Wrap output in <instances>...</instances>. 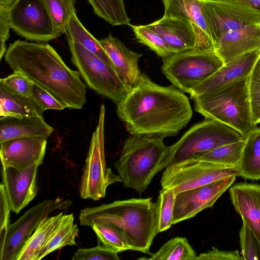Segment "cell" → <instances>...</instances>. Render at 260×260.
<instances>
[{"label":"cell","mask_w":260,"mask_h":260,"mask_svg":"<svg viewBox=\"0 0 260 260\" xmlns=\"http://www.w3.org/2000/svg\"><path fill=\"white\" fill-rule=\"evenodd\" d=\"M116 106L117 114L131 135L176 136L192 115L183 91L173 85L157 84L145 73Z\"/></svg>","instance_id":"cell-1"},{"label":"cell","mask_w":260,"mask_h":260,"mask_svg":"<svg viewBox=\"0 0 260 260\" xmlns=\"http://www.w3.org/2000/svg\"><path fill=\"white\" fill-rule=\"evenodd\" d=\"M4 58L13 72L24 74L66 108L81 109L86 103V87L80 73L70 69L49 44L17 40Z\"/></svg>","instance_id":"cell-2"},{"label":"cell","mask_w":260,"mask_h":260,"mask_svg":"<svg viewBox=\"0 0 260 260\" xmlns=\"http://www.w3.org/2000/svg\"><path fill=\"white\" fill-rule=\"evenodd\" d=\"M80 225L108 222L121 230L133 248L151 255L150 247L158 232V207L152 198H132L87 207L79 214Z\"/></svg>","instance_id":"cell-3"},{"label":"cell","mask_w":260,"mask_h":260,"mask_svg":"<svg viewBox=\"0 0 260 260\" xmlns=\"http://www.w3.org/2000/svg\"><path fill=\"white\" fill-rule=\"evenodd\" d=\"M164 137L132 135L126 138L114 166L125 187L144 192L154 177L167 167L171 159Z\"/></svg>","instance_id":"cell-4"},{"label":"cell","mask_w":260,"mask_h":260,"mask_svg":"<svg viewBox=\"0 0 260 260\" xmlns=\"http://www.w3.org/2000/svg\"><path fill=\"white\" fill-rule=\"evenodd\" d=\"M248 77L211 93L195 98L197 112L206 119L219 121L245 138L255 127L251 114Z\"/></svg>","instance_id":"cell-5"},{"label":"cell","mask_w":260,"mask_h":260,"mask_svg":"<svg viewBox=\"0 0 260 260\" xmlns=\"http://www.w3.org/2000/svg\"><path fill=\"white\" fill-rule=\"evenodd\" d=\"M224 64L214 51L192 49L162 58L161 70L173 85L189 94Z\"/></svg>","instance_id":"cell-6"},{"label":"cell","mask_w":260,"mask_h":260,"mask_svg":"<svg viewBox=\"0 0 260 260\" xmlns=\"http://www.w3.org/2000/svg\"><path fill=\"white\" fill-rule=\"evenodd\" d=\"M67 40L72 61L87 86L116 105L120 103L129 89L116 70L79 43Z\"/></svg>","instance_id":"cell-7"},{"label":"cell","mask_w":260,"mask_h":260,"mask_svg":"<svg viewBox=\"0 0 260 260\" xmlns=\"http://www.w3.org/2000/svg\"><path fill=\"white\" fill-rule=\"evenodd\" d=\"M105 107L100 108L98 125L93 133L79 185L84 199L99 200L106 196L108 187L122 180L119 175L107 168L104 149Z\"/></svg>","instance_id":"cell-8"},{"label":"cell","mask_w":260,"mask_h":260,"mask_svg":"<svg viewBox=\"0 0 260 260\" xmlns=\"http://www.w3.org/2000/svg\"><path fill=\"white\" fill-rule=\"evenodd\" d=\"M244 139L232 127L215 120L206 119L195 124L177 142L169 146L170 165Z\"/></svg>","instance_id":"cell-9"},{"label":"cell","mask_w":260,"mask_h":260,"mask_svg":"<svg viewBox=\"0 0 260 260\" xmlns=\"http://www.w3.org/2000/svg\"><path fill=\"white\" fill-rule=\"evenodd\" d=\"M231 176H240L239 167H229L191 157L166 167L160 184L162 189H174L177 194Z\"/></svg>","instance_id":"cell-10"},{"label":"cell","mask_w":260,"mask_h":260,"mask_svg":"<svg viewBox=\"0 0 260 260\" xmlns=\"http://www.w3.org/2000/svg\"><path fill=\"white\" fill-rule=\"evenodd\" d=\"M9 16L11 28L26 40L45 43L62 35L42 0H15Z\"/></svg>","instance_id":"cell-11"},{"label":"cell","mask_w":260,"mask_h":260,"mask_svg":"<svg viewBox=\"0 0 260 260\" xmlns=\"http://www.w3.org/2000/svg\"><path fill=\"white\" fill-rule=\"evenodd\" d=\"M70 200L57 198L45 200L27 211L8 227L3 244L0 245L1 260H17L41 222L56 210H66Z\"/></svg>","instance_id":"cell-12"},{"label":"cell","mask_w":260,"mask_h":260,"mask_svg":"<svg viewBox=\"0 0 260 260\" xmlns=\"http://www.w3.org/2000/svg\"><path fill=\"white\" fill-rule=\"evenodd\" d=\"M215 45L228 31L260 24V12L251 6L231 0H201Z\"/></svg>","instance_id":"cell-13"},{"label":"cell","mask_w":260,"mask_h":260,"mask_svg":"<svg viewBox=\"0 0 260 260\" xmlns=\"http://www.w3.org/2000/svg\"><path fill=\"white\" fill-rule=\"evenodd\" d=\"M236 176L179 192L176 194L173 224L190 219L207 208H212L234 183Z\"/></svg>","instance_id":"cell-14"},{"label":"cell","mask_w":260,"mask_h":260,"mask_svg":"<svg viewBox=\"0 0 260 260\" xmlns=\"http://www.w3.org/2000/svg\"><path fill=\"white\" fill-rule=\"evenodd\" d=\"M47 138L35 136L16 138L0 143L1 164L18 170L42 164Z\"/></svg>","instance_id":"cell-15"},{"label":"cell","mask_w":260,"mask_h":260,"mask_svg":"<svg viewBox=\"0 0 260 260\" xmlns=\"http://www.w3.org/2000/svg\"><path fill=\"white\" fill-rule=\"evenodd\" d=\"M39 166L36 165L20 170L2 165L1 183L5 189L11 210L16 214H18L37 194Z\"/></svg>","instance_id":"cell-16"},{"label":"cell","mask_w":260,"mask_h":260,"mask_svg":"<svg viewBox=\"0 0 260 260\" xmlns=\"http://www.w3.org/2000/svg\"><path fill=\"white\" fill-rule=\"evenodd\" d=\"M260 57V49L242 55L224 63L189 93L190 98L212 92L247 78Z\"/></svg>","instance_id":"cell-17"},{"label":"cell","mask_w":260,"mask_h":260,"mask_svg":"<svg viewBox=\"0 0 260 260\" xmlns=\"http://www.w3.org/2000/svg\"><path fill=\"white\" fill-rule=\"evenodd\" d=\"M232 204L260 251V184L239 182L230 187Z\"/></svg>","instance_id":"cell-18"},{"label":"cell","mask_w":260,"mask_h":260,"mask_svg":"<svg viewBox=\"0 0 260 260\" xmlns=\"http://www.w3.org/2000/svg\"><path fill=\"white\" fill-rule=\"evenodd\" d=\"M164 15L188 20L197 37V50L215 51V42L205 17L201 0H162Z\"/></svg>","instance_id":"cell-19"},{"label":"cell","mask_w":260,"mask_h":260,"mask_svg":"<svg viewBox=\"0 0 260 260\" xmlns=\"http://www.w3.org/2000/svg\"><path fill=\"white\" fill-rule=\"evenodd\" d=\"M259 49L260 24L228 31L217 40L215 45V52L224 63Z\"/></svg>","instance_id":"cell-20"},{"label":"cell","mask_w":260,"mask_h":260,"mask_svg":"<svg viewBox=\"0 0 260 260\" xmlns=\"http://www.w3.org/2000/svg\"><path fill=\"white\" fill-rule=\"evenodd\" d=\"M99 42L130 91L137 83L141 74L138 61L142 55L131 50L119 39L111 35Z\"/></svg>","instance_id":"cell-21"},{"label":"cell","mask_w":260,"mask_h":260,"mask_svg":"<svg viewBox=\"0 0 260 260\" xmlns=\"http://www.w3.org/2000/svg\"><path fill=\"white\" fill-rule=\"evenodd\" d=\"M148 25L178 53L197 49V35L193 25L187 19L163 16Z\"/></svg>","instance_id":"cell-22"},{"label":"cell","mask_w":260,"mask_h":260,"mask_svg":"<svg viewBox=\"0 0 260 260\" xmlns=\"http://www.w3.org/2000/svg\"><path fill=\"white\" fill-rule=\"evenodd\" d=\"M53 131L43 117L6 116L0 118V143L27 137L48 138Z\"/></svg>","instance_id":"cell-23"},{"label":"cell","mask_w":260,"mask_h":260,"mask_svg":"<svg viewBox=\"0 0 260 260\" xmlns=\"http://www.w3.org/2000/svg\"><path fill=\"white\" fill-rule=\"evenodd\" d=\"M68 216L63 212L45 218L28 240L17 260H35L40 250L45 246Z\"/></svg>","instance_id":"cell-24"},{"label":"cell","mask_w":260,"mask_h":260,"mask_svg":"<svg viewBox=\"0 0 260 260\" xmlns=\"http://www.w3.org/2000/svg\"><path fill=\"white\" fill-rule=\"evenodd\" d=\"M44 111L32 96L14 94L0 85L1 117H43Z\"/></svg>","instance_id":"cell-25"},{"label":"cell","mask_w":260,"mask_h":260,"mask_svg":"<svg viewBox=\"0 0 260 260\" xmlns=\"http://www.w3.org/2000/svg\"><path fill=\"white\" fill-rule=\"evenodd\" d=\"M239 168L242 178L260 179V127H255L245 137Z\"/></svg>","instance_id":"cell-26"},{"label":"cell","mask_w":260,"mask_h":260,"mask_svg":"<svg viewBox=\"0 0 260 260\" xmlns=\"http://www.w3.org/2000/svg\"><path fill=\"white\" fill-rule=\"evenodd\" d=\"M66 34L67 38L79 43L105 63L115 69L111 60L100 44L99 40H96L82 25L75 11L68 22Z\"/></svg>","instance_id":"cell-27"},{"label":"cell","mask_w":260,"mask_h":260,"mask_svg":"<svg viewBox=\"0 0 260 260\" xmlns=\"http://www.w3.org/2000/svg\"><path fill=\"white\" fill-rule=\"evenodd\" d=\"M149 257L138 259L197 260V255L185 237H176L168 241Z\"/></svg>","instance_id":"cell-28"},{"label":"cell","mask_w":260,"mask_h":260,"mask_svg":"<svg viewBox=\"0 0 260 260\" xmlns=\"http://www.w3.org/2000/svg\"><path fill=\"white\" fill-rule=\"evenodd\" d=\"M74 220L73 214H68L63 223L40 250L35 260H40L50 253L64 246L76 244L75 240L78 237L79 229Z\"/></svg>","instance_id":"cell-29"},{"label":"cell","mask_w":260,"mask_h":260,"mask_svg":"<svg viewBox=\"0 0 260 260\" xmlns=\"http://www.w3.org/2000/svg\"><path fill=\"white\" fill-rule=\"evenodd\" d=\"M245 139L216 147L191 157L229 167H239Z\"/></svg>","instance_id":"cell-30"},{"label":"cell","mask_w":260,"mask_h":260,"mask_svg":"<svg viewBox=\"0 0 260 260\" xmlns=\"http://www.w3.org/2000/svg\"><path fill=\"white\" fill-rule=\"evenodd\" d=\"M94 13L112 25H130L123 0H88Z\"/></svg>","instance_id":"cell-31"},{"label":"cell","mask_w":260,"mask_h":260,"mask_svg":"<svg viewBox=\"0 0 260 260\" xmlns=\"http://www.w3.org/2000/svg\"><path fill=\"white\" fill-rule=\"evenodd\" d=\"M102 245L113 248L119 252L133 248L125 234L111 223H95L91 226Z\"/></svg>","instance_id":"cell-32"},{"label":"cell","mask_w":260,"mask_h":260,"mask_svg":"<svg viewBox=\"0 0 260 260\" xmlns=\"http://www.w3.org/2000/svg\"><path fill=\"white\" fill-rule=\"evenodd\" d=\"M131 26L137 40L148 46L162 58L178 53L148 24Z\"/></svg>","instance_id":"cell-33"},{"label":"cell","mask_w":260,"mask_h":260,"mask_svg":"<svg viewBox=\"0 0 260 260\" xmlns=\"http://www.w3.org/2000/svg\"><path fill=\"white\" fill-rule=\"evenodd\" d=\"M54 25L61 34L66 33L68 22L75 10V0H42Z\"/></svg>","instance_id":"cell-34"},{"label":"cell","mask_w":260,"mask_h":260,"mask_svg":"<svg viewBox=\"0 0 260 260\" xmlns=\"http://www.w3.org/2000/svg\"><path fill=\"white\" fill-rule=\"evenodd\" d=\"M176 193L174 189L159 191L157 200L158 217V232L169 229L173 224L174 208Z\"/></svg>","instance_id":"cell-35"},{"label":"cell","mask_w":260,"mask_h":260,"mask_svg":"<svg viewBox=\"0 0 260 260\" xmlns=\"http://www.w3.org/2000/svg\"><path fill=\"white\" fill-rule=\"evenodd\" d=\"M248 91L253 123H260V57L248 77Z\"/></svg>","instance_id":"cell-36"},{"label":"cell","mask_w":260,"mask_h":260,"mask_svg":"<svg viewBox=\"0 0 260 260\" xmlns=\"http://www.w3.org/2000/svg\"><path fill=\"white\" fill-rule=\"evenodd\" d=\"M33 84L31 80L19 72H14L0 79V85L9 91L25 97L31 96Z\"/></svg>","instance_id":"cell-37"},{"label":"cell","mask_w":260,"mask_h":260,"mask_svg":"<svg viewBox=\"0 0 260 260\" xmlns=\"http://www.w3.org/2000/svg\"><path fill=\"white\" fill-rule=\"evenodd\" d=\"M119 252L109 247L99 245L94 247L79 248L72 260H119Z\"/></svg>","instance_id":"cell-38"},{"label":"cell","mask_w":260,"mask_h":260,"mask_svg":"<svg viewBox=\"0 0 260 260\" xmlns=\"http://www.w3.org/2000/svg\"><path fill=\"white\" fill-rule=\"evenodd\" d=\"M239 238L243 260H258L260 259V251L257 242L251 233L244 224H242Z\"/></svg>","instance_id":"cell-39"},{"label":"cell","mask_w":260,"mask_h":260,"mask_svg":"<svg viewBox=\"0 0 260 260\" xmlns=\"http://www.w3.org/2000/svg\"><path fill=\"white\" fill-rule=\"evenodd\" d=\"M31 96L44 111L50 109L61 110L66 108L50 93L34 83L32 87Z\"/></svg>","instance_id":"cell-40"},{"label":"cell","mask_w":260,"mask_h":260,"mask_svg":"<svg viewBox=\"0 0 260 260\" xmlns=\"http://www.w3.org/2000/svg\"><path fill=\"white\" fill-rule=\"evenodd\" d=\"M1 231L0 245L5 241L10 224V212L11 211L7 195L3 184L0 185Z\"/></svg>","instance_id":"cell-41"},{"label":"cell","mask_w":260,"mask_h":260,"mask_svg":"<svg viewBox=\"0 0 260 260\" xmlns=\"http://www.w3.org/2000/svg\"><path fill=\"white\" fill-rule=\"evenodd\" d=\"M9 8L0 4V60L6 52V42L9 37L11 25L9 16Z\"/></svg>","instance_id":"cell-42"},{"label":"cell","mask_w":260,"mask_h":260,"mask_svg":"<svg viewBox=\"0 0 260 260\" xmlns=\"http://www.w3.org/2000/svg\"><path fill=\"white\" fill-rule=\"evenodd\" d=\"M243 260L238 250L225 251L213 247L197 256V260Z\"/></svg>","instance_id":"cell-43"},{"label":"cell","mask_w":260,"mask_h":260,"mask_svg":"<svg viewBox=\"0 0 260 260\" xmlns=\"http://www.w3.org/2000/svg\"><path fill=\"white\" fill-rule=\"evenodd\" d=\"M247 4L260 12V0H231Z\"/></svg>","instance_id":"cell-44"},{"label":"cell","mask_w":260,"mask_h":260,"mask_svg":"<svg viewBox=\"0 0 260 260\" xmlns=\"http://www.w3.org/2000/svg\"><path fill=\"white\" fill-rule=\"evenodd\" d=\"M15 0H0V4L10 6Z\"/></svg>","instance_id":"cell-45"}]
</instances>
